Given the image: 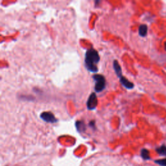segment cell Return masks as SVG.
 Wrapping results in <instances>:
<instances>
[{
	"label": "cell",
	"mask_w": 166,
	"mask_h": 166,
	"mask_svg": "<svg viewBox=\"0 0 166 166\" xmlns=\"http://www.w3.org/2000/svg\"><path fill=\"white\" fill-rule=\"evenodd\" d=\"M157 152L160 155L165 156V157H166V146L165 145H162L161 147L157 148Z\"/></svg>",
	"instance_id": "30bf717a"
},
{
	"label": "cell",
	"mask_w": 166,
	"mask_h": 166,
	"mask_svg": "<svg viewBox=\"0 0 166 166\" xmlns=\"http://www.w3.org/2000/svg\"><path fill=\"white\" fill-rule=\"evenodd\" d=\"M113 68L114 70L116 75L118 77V78L120 79L121 77H122V70H121V68L120 65V64L118 63V60H114L113 61Z\"/></svg>",
	"instance_id": "8992f818"
},
{
	"label": "cell",
	"mask_w": 166,
	"mask_h": 166,
	"mask_svg": "<svg viewBox=\"0 0 166 166\" xmlns=\"http://www.w3.org/2000/svg\"><path fill=\"white\" fill-rule=\"evenodd\" d=\"M147 26L146 25H141L139 27V34L142 37H144L147 34Z\"/></svg>",
	"instance_id": "ba28073f"
},
{
	"label": "cell",
	"mask_w": 166,
	"mask_h": 166,
	"mask_svg": "<svg viewBox=\"0 0 166 166\" xmlns=\"http://www.w3.org/2000/svg\"><path fill=\"white\" fill-rule=\"evenodd\" d=\"M155 162L157 163V164L162 165V166H166V158L165 159H162V160H156Z\"/></svg>",
	"instance_id": "8fae6325"
},
{
	"label": "cell",
	"mask_w": 166,
	"mask_h": 166,
	"mask_svg": "<svg viewBox=\"0 0 166 166\" xmlns=\"http://www.w3.org/2000/svg\"><path fill=\"white\" fill-rule=\"evenodd\" d=\"M89 126L92 128L93 129V128H95V121H91L90 122V123H89Z\"/></svg>",
	"instance_id": "7c38bea8"
},
{
	"label": "cell",
	"mask_w": 166,
	"mask_h": 166,
	"mask_svg": "<svg viewBox=\"0 0 166 166\" xmlns=\"http://www.w3.org/2000/svg\"><path fill=\"white\" fill-rule=\"evenodd\" d=\"M120 81L121 85H123V86L126 88L127 89H132L134 88V84L132 83H131L130 81L128 80L127 78H125V77H121L120 78Z\"/></svg>",
	"instance_id": "5b68a950"
},
{
	"label": "cell",
	"mask_w": 166,
	"mask_h": 166,
	"mask_svg": "<svg viewBox=\"0 0 166 166\" xmlns=\"http://www.w3.org/2000/svg\"><path fill=\"white\" fill-rule=\"evenodd\" d=\"M97 97L95 93H91V95L89 96L88 99L87 103H86V106H87V108L90 110H93L97 106Z\"/></svg>",
	"instance_id": "3957f363"
},
{
	"label": "cell",
	"mask_w": 166,
	"mask_h": 166,
	"mask_svg": "<svg viewBox=\"0 0 166 166\" xmlns=\"http://www.w3.org/2000/svg\"><path fill=\"white\" fill-rule=\"evenodd\" d=\"M75 127L79 132H85L86 130V125L83 121H77L75 123Z\"/></svg>",
	"instance_id": "52a82bcc"
},
{
	"label": "cell",
	"mask_w": 166,
	"mask_h": 166,
	"mask_svg": "<svg viewBox=\"0 0 166 166\" xmlns=\"http://www.w3.org/2000/svg\"><path fill=\"white\" fill-rule=\"evenodd\" d=\"M141 157H142L143 160H149L150 159L149 151L147 149H143L141 151Z\"/></svg>",
	"instance_id": "9c48e42d"
},
{
	"label": "cell",
	"mask_w": 166,
	"mask_h": 166,
	"mask_svg": "<svg viewBox=\"0 0 166 166\" xmlns=\"http://www.w3.org/2000/svg\"><path fill=\"white\" fill-rule=\"evenodd\" d=\"M165 50H166V42L165 43Z\"/></svg>",
	"instance_id": "4fadbf2b"
},
{
	"label": "cell",
	"mask_w": 166,
	"mask_h": 166,
	"mask_svg": "<svg viewBox=\"0 0 166 166\" xmlns=\"http://www.w3.org/2000/svg\"><path fill=\"white\" fill-rule=\"evenodd\" d=\"M93 79L95 81V90L99 93L105 90L106 86V80L105 77L100 74H95L93 75Z\"/></svg>",
	"instance_id": "7a4b0ae2"
},
{
	"label": "cell",
	"mask_w": 166,
	"mask_h": 166,
	"mask_svg": "<svg viewBox=\"0 0 166 166\" xmlns=\"http://www.w3.org/2000/svg\"><path fill=\"white\" fill-rule=\"evenodd\" d=\"M99 60V54L95 49L90 48L86 51L85 63L86 68L91 73L97 72V64Z\"/></svg>",
	"instance_id": "6da1fadb"
},
{
	"label": "cell",
	"mask_w": 166,
	"mask_h": 166,
	"mask_svg": "<svg viewBox=\"0 0 166 166\" xmlns=\"http://www.w3.org/2000/svg\"><path fill=\"white\" fill-rule=\"evenodd\" d=\"M40 118L43 121L47 123H55L58 121L57 119L55 118L53 113L50 112H44L40 114Z\"/></svg>",
	"instance_id": "277c9868"
}]
</instances>
